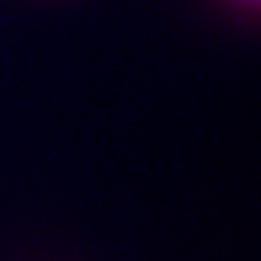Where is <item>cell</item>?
Listing matches in <instances>:
<instances>
[]
</instances>
